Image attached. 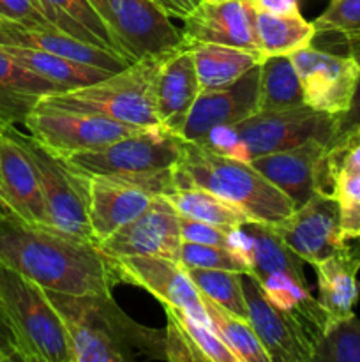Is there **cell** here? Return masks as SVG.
Listing matches in <instances>:
<instances>
[{
  "instance_id": "cell-35",
  "label": "cell",
  "mask_w": 360,
  "mask_h": 362,
  "mask_svg": "<svg viewBox=\"0 0 360 362\" xmlns=\"http://www.w3.org/2000/svg\"><path fill=\"white\" fill-rule=\"evenodd\" d=\"M191 281L194 283L201 296L217 303L229 313L249 320L246 293L242 285V272L219 271V269L184 267Z\"/></svg>"
},
{
  "instance_id": "cell-1",
  "label": "cell",
  "mask_w": 360,
  "mask_h": 362,
  "mask_svg": "<svg viewBox=\"0 0 360 362\" xmlns=\"http://www.w3.org/2000/svg\"><path fill=\"white\" fill-rule=\"evenodd\" d=\"M0 264L55 292L113 296L120 285L115 258L97 243L18 216L0 218Z\"/></svg>"
},
{
  "instance_id": "cell-28",
  "label": "cell",
  "mask_w": 360,
  "mask_h": 362,
  "mask_svg": "<svg viewBox=\"0 0 360 362\" xmlns=\"http://www.w3.org/2000/svg\"><path fill=\"white\" fill-rule=\"evenodd\" d=\"M46 20L69 37L106 52L122 53L88 0H37ZM127 60V59H126Z\"/></svg>"
},
{
  "instance_id": "cell-3",
  "label": "cell",
  "mask_w": 360,
  "mask_h": 362,
  "mask_svg": "<svg viewBox=\"0 0 360 362\" xmlns=\"http://www.w3.org/2000/svg\"><path fill=\"white\" fill-rule=\"evenodd\" d=\"M175 189L200 187L246 212L251 221L275 225L295 209L281 189L268 182L251 163L215 154L203 145L186 141L173 166Z\"/></svg>"
},
{
  "instance_id": "cell-9",
  "label": "cell",
  "mask_w": 360,
  "mask_h": 362,
  "mask_svg": "<svg viewBox=\"0 0 360 362\" xmlns=\"http://www.w3.org/2000/svg\"><path fill=\"white\" fill-rule=\"evenodd\" d=\"M341 117L318 112L307 105L272 112H256L233 124L240 144V161L260 158L309 140L328 144L339 133Z\"/></svg>"
},
{
  "instance_id": "cell-34",
  "label": "cell",
  "mask_w": 360,
  "mask_h": 362,
  "mask_svg": "<svg viewBox=\"0 0 360 362\" xmlns=\"http://www.w3.org/2000/svg\"><path fill=\"white\" fill-rule=\"evenodd\" d=\"M360 173V126L339 131L327 144L318 170V193L330 197L337 179Z\"/></svg>"
},
{
  "instance_id": "cell-10",
  "label": "cell",
  "mask_w": 360,
  "mask_h": 362,
  "mask_svg": "<svg viewBox=\"0 0 360 362\" xmlns=\"http://www.w3.org/2000/svg\"><path fill=\"white\" fill-rule=\"evenodd\" d=\"M23 126L34 140L64 159L80 152L97 151L147 129L95 113L53 108L39 103L25 117Z\"/></svg>"
},
{
  "instance_id": "cell-40",
  "label": "cell",
  "mask_w": 360,
  "mask_h": 362,
  "mask_svg": "<svg viewBox=\"0 0 360 362\" xmlns=\"http://www.w3.org/2000/svg\"><path fill=\"white\" fill-rule=\"evenodd\" d=\"M0 18H4V20L49 23L37 0H0Z\"/></svg>"
},
{
  "instance_id": "cell-17",
  "label": "cell",
  "mask_w": 360,
  "mask_h": 362,
  "mask_svg": "<svg viewBox=\"0 0 360 362\" xmlns=\"http://www.w3.org/2000/svg\"><path fill=\"white\" fill-rule=\"evenodd\" d=\"M184 45L212 42L260 52L254 27V9L249 0L208 2L203 0L184 20Z\"/></svg>"
},
{
  "instance_id": "cell-12",
  "label": "cell",
  "mask_w": 360,
  "mask_h": 362,
  "mask_svg": "<svg viewBox=\"0 0 360 362\" xmlns=\"http://www.w3.org/2000/svg\"><path fill=\"white\" fill-rule=\"evenodd\" d=\"M179 212L161 194L152 198L150 205L138 218L120 226L97 246L109 257H164L179 262L180 255Z\"/></svg>"
},
{
  "instance_id": "cell-48",
  "label": "cell",
  "mask_w": 360,
  "mask_h": 362,
  "mask_svg": "<svg viewBox=\"0 0 360 362\" xmlns=\"http://www.w3.org/2000/svg\"><path fill=\"white\" fill-rule=\"evenodd\" d=\"M0 197H2V191H0Z\"/></svg>"
},
{
  "instance_id": "cell-2",
  "label": "cell",
  "mask_w": 360,
  "mask_h": 362,
  "mask_svg": "<svg viewBox=\"0 0 360 362\" xmlns=\"http://www.w3.org/2000/svg\"><path fill=\"white\" fill-rule=\"evenodd\" d=\"M44 293L62 320L74 362H131L138 357L168 361L166 329L134 322L113 296L46 288Z\"/></svg>"
},
{
  "instance_id": "cell-45",
  "label": "cell",
  "mask_w": 360,
  "mask_h": 362,
  "mask_svg": "<svg viewBox=\"0 0 360 362\" xmlns=\"http://www.w3.org/2000/svg\"><path fill=\"white\" fill-rule=\"evenodd\" d=\"M169 18L186 20L203 0H154Z\"/></svg>"
},
{
  "instance_id": "cell-44",
  "label": "cell",
  "mask_w": 360,
  "mask_h": 362,
  "mask_svg": "<svg viewBox=\"0 0 360 362\" xmlns=\"http://www.w3.org/2000/svg\"><path fill=\"white\" fill-rule=\"evenodd\" d=\"M254 11L268 14H277V16H288V14H299L300 4L299 0H249Z\"/></svg>"
},
{
  "instance_id": "cell-5",
  "label": "cell",
  "mask_w": 360,
  "mask_h": 362,
  "mask_svg": "<svg viewBox=\"0 0 360 362\" xmlns=\"http://www.w3.org/2000/svg\"><path fill=\"white\" fill-rule=\"evenodd\" d=\"M162 57H145L104 80L46 94L37 103L53 108L95 113L147 129L161 126L154 108V78Z\"/></svg>"
},
{
  "instance_id": "cell-39",
  "label": "cell",
  "mask_w": 360,
  "mask_h": 362,
  "mask_svg": "<svg viewBox=\"0 0 360 362\" xmlns=\"http://www.w3.org/2000/svg\"><path fill=\"white\" fill-rule=\"evenodd\" d=\"M180 223V237L187 243L196 244H208V246H219L226 247V250H233L236 253L239 251V244H236V228L228 230L221 228V226L208 225V223L196 221V219L186 218V216L179 214Z\"/></svg>"
},
{
  "instance_id": "cell-31",
  "label": "cell",
  "mask_w": 360,
  "mask_h": 362,
  "mask_svg": "<svg viewBox=\"0 0 360 362\" xmlns=\"http://www.w3.org/2000/svg\"><path fill=\"white\" fill-rule=\"evenodd\" d=\"M306 105L299 74L289 55L265 57L260 64L258 112L286 110Z\"/></svg>"
},
{
  "instance_id": "cell-8",
  "label": "cell",
  "mask_w": 360,
  "mask_h": 362,
  "mask_svg": "<svg viewBox=\"0 0 360 362\" xmlns=\"http://www.w3.org/2000/svg\"><path fill=\"white\" fill-rule=\"evenodd\" d=\"M124 59L162 57L184 46L182 30L154 0H88Z\"/></svg>"
},
{
  "instance_id": "cell-30",
  "label": "cell",
  "mask_w": 360,
  "mask_h": 362,
  "mask_svg": "<svg viewBox=\"0 0 360 362\" xmlns=\"http://www.w3.org/2000/svg\"><path fill=\"white\" fill-rule=\"evenodd\" d=\"M254 27L258 48L263 57L292 55L313 45L316 35L313 21H307L300 13L277 16L254 11Z\"/></svg>"
},
{
  "instance_id": "cell-7",
  "label": "cell",
  "mask_w": 360,
  "mask_h": 362,
  "mask_svg": "<svg viewBox=\"0 0 360 362\" xmlns=\"http://www.w3.org/2000/svg\"><path fill=\"white\" fill-rule=\"evenodd\" d=\"M6 131L27 152L37 172L49 226L95 243L88 221L85 173L71 166L64 158L53 154L30 134L21 133L16 126L7 127Z\"/></svg>"
},
{
  "instance_id": "cell-33",
  "label": "cell",
  "mask_w": 360,
  "mask_h": 362,
  "mask_svg": "<svg viewBox=\"0 0 360 362\" xmlns=\"http://www.w3.org/2000/svg\"><path fill=\"white\" fill-rule=\"evenodd\" d=\"M203 297L205 310L215 334L224 341L239 362H270L249 320L229 313L217 303Z\"/></svg>"
},
{
  "instance_id": "cell-32",
  "label": "cell",
  "mask_w": 360,
  "mask_h": 362,
  "mask_svg": "<svg viewBox=\"0 0 360 362\" xmlns=\"http://www.w3.org/2000/svg\"><path fill=\"white\" fill-rule=\"evenodd\" d=\"M164 198L180 216L221 226V228L235 230L251 221L246 212L240 211L239 207L228 204L210 191L200 189V187L175 189L164 194Z\"/></svg>"
},
{
  "instance_id": "cell-11",
  "label": "cell",
  "mask_w": 360,
  "mask_h": 362,
  "mask_svg": "<svg viewBox=\"0 0 360 362\" xmlns=\"http://www.w3.org/2000/svg\"><path fill=\"white\" fill-rule=\"evenodd\" d=\"M289 59L299 74L304 103L309 108L339 117L352 108L360 74V66L352 53L335 55L311 45L292 53Z\"/></svg>"
},
{
  "instance_id": "cell-41",
  "label": "cell",
  "mask_w": 360,
  "mask_h": 362,
  "mask_svg": "<svg viewBox=\"0 0 360 362\" xmlns=\"http://www.w3.org/2000/svg\"><path fill=\"white\" fill-rule=\"evenodd\" d=\"M346 45H348V52L355 57L356 62H359L360 66V39H348ZM352 126H360V74H359V83H356L355 95H353L352 108L341 117V126H339V131Z\"/></svg>"
},
{
  "instance_id": "cell-16",
  "label": "cell",
  "mask_w": 360,
  "mask_h": 362,
  "mask_svg": "<svg viewBox=\"0 0 360 362\" xmlns=\"http://www.w3.org/2000/svg\"><path fill=\"white\" fill-rule=\"evenodd\" d=\"M260 94V64L233 83L214 90L200 92L191 108L180 136L186 141L203 140L217 126H233L258 112Z\"/></svg>"
},
{
  "instance_id": "cell-36",
  "label": "cell",
  "mask_w": 360,
  "mask_h": 362,
  "mask_svg": "<svg viewBox=\"0 0 360 362\" xmlns=\"http://www.w3.org/2000/svg\"><path fill=\"white\" fill-rule=\"evenodd\" d=\"M313 362H360V320L355 313L328 329L314 352Z\"/></svg>"
},
{
  "instance_id": "cell-38",
  "label": "cell",
  "mask_w": 360,
  "mask_h": 362,
  "mask_svg": "<svg viewBox=\"0 0 360 362\" xmlns=\"http://www.w3.org/2000/svg\"><path fill=\"white\" fill-rule=\"evenodd\" d=\"M313 23L316 34L335 32L346 41L360 39V0H330Z\"/></svg>"
},
{
  "instance_id": "cell-26",
  "label": "cell",
  "mask_w": 360,
  "mask_h": 362,
  "mask_svg": "<svg viewBox=\"0 0 360 362\" xmlns=\"http://www.w3.org/2000/svg\"><path fill=\"white\" fill-rule=\"evenodd\" d=\"M66 88L18 64L0 46V133L23 124L39 99Z\"/></svg>"
},
{
  "instance_id": "cell-29",
  "label": "cell",
  "mask_w": 360,
  "mask_h": 362,
  "mask_svg": "<svg viewBox=\"0 0 360 362\" xmlns=\"http://www.w3.org/2000/svg\"><path fill=\"white\" fill-rule=\"evenodd\" d=\"M2 48L18 64H21L27 69L34 71L39 76L60 85L66 90L95 83V81L104 80L109 74L115 73V71L101 69V67L78 62V60L67 59V57L62 55H55V53L42 52V49L18 48V46H2Z\"/></svg>"
},
{
  "instance_id": "cell-14",
  "label": "cell",
  "mask_w": 360,
  "mask_h": 362,
  "mask_svg": "<svg viewBox=\"0 0 360 362\" xmlns=\"http://www.w3.org/2000/svg\"><path fill=\"white\" fill-rule=\"evenodd\" d=\"M272 228L309 265H316L344 243L337 200L321 193L293 209L292 214L272 225Z\"/></svg>"
},
{
  "instance_id": "cell-47",
  "label": "cell",
  "mask_w": 360,
  "mask_h": 362,
  "mask_svg": "<svg viewBox=\"0 0 360 362\" xmlns=\"http://www.w3.org/2000/svg\"><path fill=\"white\" fill-rule=\"evenodd\" d=\"M208 2H214V4H219V2H229V0H208Z\"/></svg>"
},
{
  "instance_id": "cell-13",
  "label": "cell",
  "mask_w": 360,
  "mask_h": 362,
  "mask_svg": "<svg viewBox=\"0 0 360 362\" xmlns=\"http://www.w3.org/2000/svg\"><path fill=\"white\" fill-rule=\"evenodd\" d=\"M115 267L120 283L140 286L161 304L180 308L198 320L210 324L200 290L179 262L164 257L133 255L116 257Z\"/></svg>"
},
{
  "instance_id": "cell-22",
  "label": "cell",
  "mask_w": 360,
  "mask_h": 362,
  "mask_svg": "<svg viewBox=\"0 0 360 362\" xmlns=\"http://www.w3.org/2000/svg\"><path fill=\"white\" fill-rule=\"evenodd\" d=\"M0 191L14 216L32 225L49 226L37 172L7 131L0 133Z\"/></svg>"
},
{
  "instance_id": "cell-21",
  "label": "cell",
  "mask_w": 360,
  "mask_h": 362,
  "mask_svg": "<svg viewBox=\"0 0 360 362\" xmlns=\"http://www.w3.org/2000/svg\"><path fill=\"white\" fill-rule=\"evenodd\" d=\"M327 144L309 140L299 147L284 148L251 159V165L296 207L318 193V170Z\"/></svg>"
},
{
  "instance_id": "cell-18",
  "label": "cell",
  "mask_w": 360,
  "mask_h": 362,
  "mask_svg": "<svg viewBox=\"0 0 360 362\" xmlns=\"http://www.w3.org/2000/svg\"><path fill=\"white\" fill-rule=\"evenodd\" d=\"M88 197V221L95 243L108 239L150 205L152 194L145 187L115 175L85 173Z\"/></svg>"
},
{
  "instance_id": "cell-46",
  "label": "cell",
  "mask_w": 360,
  "mask_h": 362,
  "mask_svg": "<svg viewBox=\"0 0 360 362\" xmlns=\"http://www.w3.org/2000/svg\"><path fill=\"white\" fill-rule=\"evenodd\" d=\"M6 216H14V212L11 211V207L6 204V200L0 197V218H6Z\"/></svg>"
},
{
  "instance_id": "cell-19",
  "label": "cell",
  "mask_w": 360,
  "mask_h": 362,
  "mask_svg": "<svg viewBox=\"0 0 360 362\" xmlns=\"http://www.w3.org/2000/svg\"><path fill=\"white\" fill-rule=\"evenodd\" d=\"M200 92L189 46L184 45L162 57L154 78V108L159 124L172 133H182Z\"/></svg>"
},
{
  "instance_id": "cell-6",
  "label": "cell",
  "mask_w": 360,
  "mask_h": 362,
  "mask_svg": "<svg viewBox=\"0 0 360 362\" xmlns=\"http://www.w3.org/2000/svg\"><path fill=\"white\" fill-rule=\"evenodd\" d=\"M0 304L21 362H74L66 329L44 288L0 264Z\"/></svg>"
},
{
  "instance_id": "cell-25",
  "label": "cell",
  "mask_w": 360,
  "mask_h": 362,
  "mask_svg": "<svg viewBox=\"0 0 360 362\" xmlns=\"http://www.w3.org/2000/svg\"><path fill=\"white\" fill-rule=\"evenodd\" d=\"M166 320V357L172 362H239L210 324L180 308L162 304Z\"/></svg>"
},
{
  "instance_id": "cell-23",
  "label": "cell",
  "mask_w": 360,
  "mask_h": 362,
  "mask_svg": "<svg viewBox=\"0 0 360 362\" xmlns=\"http://www.w3.org/2000/svg\"><path fill=\"white\" fill-rule=\"evenodd\" d=\"M240 255L247 260L249 274L260 285L274 279L289 278L307 283L304 265L306 262L284 240L275 233L272 225L258 221H247L235 232Z\"/></svg>"
},
{
  "instance_id": "cell-24",
  "label": "cell",
  "mask_w": 360,
  "mask_h": 362,
  "mask_svg": "<svg viewBox=\"0 0 360 362\" xmlns=\"http://www.w3.org/2000/svg\"><path fill=\"white\" fill-rule=\"evenodd\" d=\"M313 267L318 278V300L332 318V325L353 315L360 296V239L344 240Z\"/></svg>"
},
{
  "instance_id": "cell-15",
  "label": "cell",
  "mask_w": 360,
  "mask_h": 362,
  "mask_svg": "<svg viewBox=\"0 0 360 362\" xmlns=\"http://www.w3.org/2000/svg\"><path fill=\"white\" fill-rule=\"evenodd\" d=\"M249 322L270 362H313L316 346L304 329L268 300L260 283L251 274H242Z\"/></svg>"
},
{
  "instance_id": "cell-4",
  "label": "cell",
  "mask_w": 360,
  "mask_h": 362,
  "mask_svg": "<svg viewBox=\"0 0 360 362\" xmlns=\"http://www.w3.org/2000/svg\"><path fill=\"white\" fill-rule=\"evenodd\" d=\"M184 144L180 134L155 126L97 151L69 156L66 161L83 173L122 177L164 197L175 191L173 166L182 156Z\"/></svg>"
},
{
  "instance_id": "cell-20",
  "label": "cell",
  "mask_w": 360,
  "mask_h": 362,
  "mask_svg": "<svg viewBox=\"0 0 360 362\" xmlns=\"http://www.w3.org/2000/svg\"><path fill=\"white\" fill-rule=\"evenodd\" d=\"M0 46L42 49L115 73L133 64L116 53L76 41L53 27L52 23H39V21H16L0 18Z\"/></svg>"
},
{
  "instance_id": "cell-43",
  "label": "cell",
  "mask_w": 360,
  "mask_h": 362,
  "mask_svg": "<svg viewBox=\"0 0 360 362\" xmlns=\"http://www.w3.org/2000/svg\"><path fill=\"white\" fill-rule=\"evenodd\" d=\"M330 197L337 202H360V173L341 177L334 182Z\"/></svg>"
},
{
  "instance_id": "cell-27",
  "label": "cell",
  "mask_w": 360,
  "mask_h": 362,
  "mask_svg": "<svg viewBox=\"0 0 360 362\" xmlns=\"http://www.w3.org/2000/svg\"><path fill=\"white\" fill-rule=\"evenodd\" d=\"M189 48L193 52L201 92L233 83L265 59L258 52L212 42H198L191 45Z\"/></svg>"
},
{
  "instance_id": "cell-37",
  "label": "cell",
  "mask_w": 360,
  "mask_h": 362,
  "mask_svg": "<svg viewBox=\"0 0 360 362\" xmlns=\"http://www.w3.org/2000/svg\"><path fill=\"white\" fill-rule=\"evenodd\" d=\"M179 264L182 267L219 269V271L249 274L247 260L236 251L219 246H208V244L187 243V240H182V244H180Z\"/></svg>"
},
{
  "instance_id": "cell-42",
  "label": "cell",
  "mask_w": 360,
  "mask_h": 362,
  "mask_svg": "<svg viewBox=\"0 0 360 362\" xmlns=\"http://www.w3.org/2000/svg\"><path fill=\"white\" fill-rule=\"evenodd\" d=\"M14 361H20V356H18L13 329H11L9 320H7L2 304H0V362Z\"/></svg>"
}]
</instances>
